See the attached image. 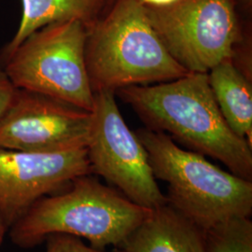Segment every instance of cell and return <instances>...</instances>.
<instances>
[{"mask_svg":"<svg viewBox=\"0 0 252 252\" xmlns=\"http://www.w3.org/2000/svg\"><path fill=\"white\" fill-rule=\"evenodd\" d=\"M116 93L148 128L167 133L189 151L210 156L252 181V147L226 123L207 73L189 72L174 81L132 85Z\"/></svg>","mask_w":252,"mask_h":252,"instance_id":"6da1fadb","label":"cell"},{"mask_svg":"<svg viewBox=\"0 0 252 252\" xmlns=\"http://www.w3.org/2000/svg\"><path fill=\"white\" fill-rule=\"evenodd\" d=\"M150 211L88 174L67 189L38 200L10 227V237L21 248H32L53 234L86 239L97 250L121 248Z\"/></svg>","mask_w":252,"mask_h":252,"instance_id":"7a4b0ae2","label":"cell"},{"mask_svg":"<svg viewBox=\"0 0 252 252\" xmlns=\"http://www.w3.org/2000/svg\"><path fill=\"white\" fill-rule=\"evenodd\" d=\"M85 58L94 93L174 81L189 73L168 53L138 0H115L87 27Z\"/></svg>","mask_w":252,"mask_h":252,"instance_id":"3957f363","label":"cell"},{"mask_svg":"<svg viewBox=\"0 0 252 252\" xmlns=\"http://www.w3.org/2000/svg\"><path fill=\"white\" fill-rule=\"evenodd\" d=\"M135 133L155 179L168 184L167 202L205 232L234 218H251L252 181L180 148L165 133L148 127Z\"/></svg>","mask_w":252,"mask_h":252,"instance_id":"277c9868","label":"cell"},{"mask_svg":"<svg viewBox=\"0 0 252 252\" xmlns=\"http://www.w3.org/2000/svg\"><path fill=\"white\" fill-rule=\"evenodd\" d=\"M87 27L57 22L33 32L4 61V72L18 89L63 101L92 112L94 93L86 65Z\"/></svg>","mask_w":252,"mask_h":252,"instance_id":"5b68a950","label":"cell"},{"mask_svg":"<svg viewBox=\"0 0 252 252\" xmlns=\"http://www.w3.org/2000/svg\"><path fill=\"white\" fill-rule=\"evenodd\" d=\"M145 10L168 53L188 72L208 73L232 59L244 38L233 0H180Z\"/></svg>","mask_w":252,"mask_h":252,"instance_id":"8992f818","label":"cell"},{"mask_svg":"<svg viewBox=\"0 0 252 252\" xmlns=\"http://www.w3.org/2000/svg\"><path fill=\"white\" fill-rule=\"evenodd\" d=\"M115 93H94L86 146L93 175H98L126 198L153 209L167 203L153 175L148 153L120 112Z\"/></svg>","mask_w":252,"mask_h":252,"instance_id":"52a82bcc","label":"cell"},{"mask_svg":"<svg viewBox=\"0 0 252 252\" xmlns=\"http://www.w3.org/2000/svg\"><path fill=\"white\" fill-rule=\"evenodd\" d=\"M91 123L92 112L17 88L0 116V148L46 153L86 148Z\"/></svg>","mask_w":252,"mask_h":252,"instance_id":"ba28073f","label":"cell"},{"mask_svg":"<svg viewBox=\"0 0 252 252\" xmlns=\"http://www.w3.org/2000/svg\"><path fill=\"white\" fill-rule=\"evenodd\" d=\"M88 174L86 148L49 153L0 148V216L5 225L11 227L38 200Z\"/></svg>","mask_w":252,"mask_h":252,"instance_id":"9c48e42d","label":"cell"},{"mask_svg":"<svg viewBox=\"0 0 252 252\" xmlns=\"http://www.w3.org/2000/svg\"><path fill=\"white\" fill-rule=\"evenodd\" d=\"M121 252H206V232L166 204L151 209Z\"/></svg>","mask_w":252,"mask_h":252,"instance_id":"30bf717a","label":"cell"},{"mask_svg":"<svg viewBox=\"0 0 252 252\" xmlns=\"http://www.w3.org/2000/svg\"><path fill=\"white\" fill-rule=\"evenodd\" d=\"M107 0H22L18 29L3 50L5 61L29 35L47 25L77 20L90 27L103 15Z\"/></svg>","mask_w":252,"mask_h":252,"instance_id":"8fae6325","label":"cell"},{"mask_svg":"<svg viewBox=\"0 0 252 252\" xmlns=\"http://www.w3.org/2000/svg\"><path fill=\"white\" fill-rule=\"evenodd\" d=\"M208 82L226 123L252 147V80L224 60L207 73Z\"/></svg>","mask_w":252,"mask_h":252,"instance_id":"7c38bea8","label":"cell"},{"mask_svg":"<svg viewBox=\"0 0 252 252\" xmlns=\"http://www.w3.org/2000/svg\"><path fill=\"white\" fill-rule=\"evenodd\" d=\"M206 252H252L251 218H234L209 229Z\"/></svg>","mask_w":252,"mask_h":252,"instance_id":"4fadbf2b","label":"cell"},{"mask_svg":"<svg viewBox=\"0 0 252 252\" xmlns=\"http://www.w3.org/2000/svg\"><path fill=\"white\" fill-rule=\"evenodd\" d=\"M46 240V252H109L94 249L90 245H86L81 238L68 234H53Z\"/></svg>","mask_w":252,"mask_h":252,"instance_id":"5bb4252c","label":"cell"},{"mask_svg":"<svg viewBox=\"0 0 252 252\" xmlns=\"http://www.w3.org/2000/svg\"><path fill=\"white\" fill-rule=\"evenodd\" d=\"M17 88L11 83L4 71L0 70V116L9 107Z\"/></svg>","mask_w":252,"mask_h":252,"instance_id":"9a60e30c","label":"cell"},{"mask_svg":"<svg viewBox=\"0 0 252 252\" xmlns=\"http://www.w3.org/2000/svg\"><path fill=\"white\" fill-rule=\"evenodd\" d=\"M240 18L246 22L251 21L252 14V0H233Z\"/></svg>","mask_w":252,"mask_h":252,"instance_id":"2e32d148","label":"cell"},{"mask_svg":"<svg viewBox=\"0 0 252 252\" xmlns=\"http://www.w3.org/2000/svg\"><path fill=\"white\" fill-rule=\"evenodd\" d=\"M145 8H164L171 6L180 0H138Z\"/></svg>","mask_w":252,"mask_h":252,"instance_id":"e0dca14e","label":"cell"},{"mask_svg":"<svg viewBox=\"0 0 252 252\" xmlns=\"http://www.w3.org/2000/svg\"><path fill=\"white\" fill-rule=\"evenodd\" d=\"M6 227H7V226L5 225V223H4L3 220H2V218L0 216V244H1V241H2L3 234H4V232H5Z\"/></svg>","mask_w":252,"mask_h":252,"instance_id":"ac0fdd59","label":"cell"},{"mask_svg":"<svg viewBox=\"0 0 252 252\" xmlns=\"http://www.w3.org/2000/svg\"><path fill=\"white\" fill-rule=\"evenodd\" d=\"M114 1H115V0H107V5H106V10H105V12L111 7V5L114 3ZM105 12H104V13H105Z\"/></svg>","mask_w":252,"mask_h":252,"instance_id":"d6986e66","label":"cell"}]
</instances>
